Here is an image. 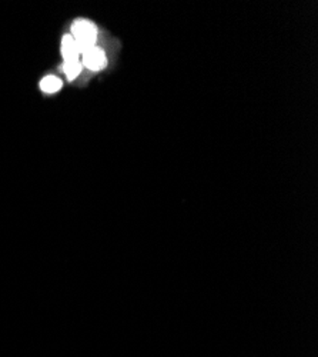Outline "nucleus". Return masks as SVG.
<instances>
[{"label":"nucleus","instance_id":"3","mask_svg":"<svg viewBox=\"0 0 318 357\" xmlns=\"http://www.w3.org/2000/svg\"><path fill=\"white\" fill-rule=\"evenodd\" d=\"M62 54L66 62L69 61H78V56H81L82 51L78 49V45L76 40L72 38V35H66L62 40Z\"/></svg>","mask_w":318,"mask_h":357},{"label":"nucleus","instance_id":"1","mask_svg":"<svg viewBox=\"0 0 318 357\" xmlns=\"http://www.w3.org/2000/svg\"><path fill=\"white\" fill-rule=\"evenodd\" d=\"M72 38L76 40V43L78 45V49H81V51L83 53L87 49L94 46L97 31L94 24L87 20H76L72 24Z\"/></svg>","mask_w":318,"mask_h":357},{"label":"nucleus","instance_id":"5","mask_svg":"<svg viewBox=\"0 0 318 357\" xmlns=\"http://www.w3.org/2000/svg\"><path fill=\"white\" fill-rule=\"evenodd\" d=\"M63 72L67 76L69 80H73L82 72V63L81 61H69L63 65Z\"/></svg>","mask_w":318,"mask_h":357},{"label":"nucleus","instance_id":"4","mask_svg":"<svg viewBox=\"0 0 318 357\" xmlns=\"http://www.w3.org/2000/svg\"><path fill=\"white\" fill-rule=\"evenodd\" d=\"M62 88V80L56 76H46L40 81V89L44 93H56Z\"/></svg>","mask_w":318,"mask_h":357},{"label":"nucleus","instance_id":"2","mask_svg":"<svg viewBox=\"0 0 318 357\" xmlns=\"http://www.w3.org/2000/svg\"><path fill=\"white\" fill-rule=\"evenodd\" d=\"M82 62L83 65L89 69V70H93V72H99L101 70L106 63H108V59H106V54L104 51L100 49V47H90L87 49L86 51L82 53Z\"/></svg>","mask_w":318,"mask_h":357}]
</instances>
